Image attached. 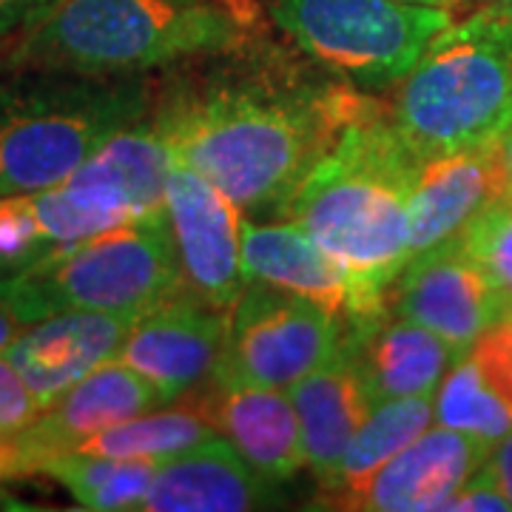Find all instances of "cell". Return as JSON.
I'll use <instances>...</instances> for the list:
<instances>
[{
	"label": "cell",
	"instance_id": "6",
	"mask_svg": "<svg viewBox=\"0 0 512 512\" xmlns=\"http://www.w3.org/2000/svg\"><path fill=\"white\" fill-rule=\"evenodd\" d=\"M185 285L165 208L0 276V302L23 325L60 311H103L126 319Z\"/></svg>",
	"mask_w": 512,
	"mask_h": 512
},
{
	"label": "cell",
	"instance_id": "15",
	"mask_svg": "<svg viewBox=\"0 0 512 512\" xmlns=\"http://www.w3.org/2000/svg\"><path fill=\"white\" fill-rule=\"evenodd\" d=\"M498 202H504L498 140L424 160L407 205V262L458 239Z\"/></svg>",
	"mask_w": 512,
	"mask_h": 512
},
{
	"label": "cell",
	"instance_id": "19",
	"mask_svg": "<svg viewBox=\"0 0 512 512\" xmlns=\"http://www.w3.org/2000/svg\"><path fill=\"white\" fill-rule=\"evenodd\" d=\"M373 402L436 393L447 370L464 356L436 330L384 311L362 328L348 330Z\"/></svg>",
	"mask_w": 512,
	"mask_h": 512
},
{
	"label": "cell",
	"instance_id": "25",
	"mask_svg": "<svg viewBox=\"0 0 512 512\" xmlns=\"http://www.w3.org/2000/svg\"><path fill=\"white\" fill-rule=\"evenodd\" d=\"M436 421L458 433L476 436L495 444L512 430V416L493 390L478 376L476 362L464 353L456 365L447 370L436 393Z\"/></svg>",
	"mask_w": 512,
	"mask_h": 512
},
{
	"label": "cell",
	"instance_id": "13",
	"mask_svg": "<svg viewBox=\"0 0 512 512\" xmlns=\"http://www.w3.org/2000/svg\"><path fill=\"white\" fill-rule=\"evenodd\" d=\"M194 410L214 424L256 473L282 484L305 467L302 430L291 390L239 379L228 367L194 390Z\"/></svg>",
	"mask_w": 512,
	"mask_h": 512
},
{
	"label": "cell",
	"instance_id": "31",
	"mask_svg": "<svg viewBox=\"0 0 512 512\" xmlns=\"http://www.w3.org/2000/svg\"><path fill=\"white\" fill-rule=\"evenodd\" d=\"M60 0H0V40H18L46 18Z\"/></svg>",
	"mask_w": 512,
	"mask_h": 512
},
{
	"label": "cell",
	"instance_id": "32",
	"mask_svg": "<svg viewBox=\"0 0 512 512\" xmlns=\"http://www.w3.org/2000/svg\"><path fill=\"white\" fill-rule=\"evenodd\" d=\"M487 461H490L495 478H498V484H501V490H504L512 507V430L501 441H495L493 456Z\"/></svg>",
	"mask_w": 512,
	"mask_h": 512
},
{
	"label": "cell",
	"instance_id": "3",
	"mask_svg": "<svg viewBox=\"0 0 512 512\" xmlns=\"http://www.w3.org/2000/svg\"><path fill=\"white\" fill-rule=\"evenodd\" d=\"M268 40L259 0H60L12 43L6 69L128 77Z\"/></svg>",
	"mask_w": 512,
	"mask_h": 512
},
{
	"label": "cell",
	"instance_id": "5",
	"mask_svg": "<svg viewBox=\"0 0 512 512\" xmlns=\"http://www.w3.org/2000/svg\"><path fill=\"white\" fill-rule=\"evenodd\" d=\"M390 117L421 160L495 143L512 123V9L487 3L433 37Z\"/></svg>",
	"mask_w": 512,
	"mask_h": 512
},
{
	"label": "cell",
	"instance_id": "4",
	"mask_svg": "<svg viewBox=\"0 0 512 512\" xmlns=\"http://www.w3.org/2000/svg\"><path fill=\"white\" fill-rule=\"evenodd\" d=\"M154 94L146 74L20 72L0 80V197L66 183L111 137L146 117Z\"/></svg>",
	"mask_w": 512,
	"mask_h": 512
},
{
	"label": "cell",
	"instance_id": "24",
	"mask_svg": "<svg viewBox=\"0 0 512 512\" xmlns=\"http://www.w3.org/2000/svg\"><path fill=\"white\" fill-rule=\"evenodd\" d=\"M43 473L57 478L83 510H143L157 461L66 453L49 461Z\"/></svg>",
	"mask_w": 512,
	"mask_h": 512
},
{
	"label": "cell",
	"instance_id": "10",
	"mask_svg": "<svg viewBox=\"0 0 512 512\" xmlns=\"http://www.w3.org/2000/svg\"><path fill=\"white\" fill-rule=\"evenodd\" d=\"M228 313L183 285L131 322L117 362L154 384L165 404L188 396L225 359Z\"/></svg>",
	"mask_w": 512,
	"mask_h": 512
},
{
	"label": "cell",
	"instance_id": "16",
	"mask_svg": "<svg viewBox=\"0 0 512 512\" xmlns=\"http://www.w3.org/2000/svg\"><path fill=\"white\" fill-rule=\"evenodd\" d=\"M134 319L103 311H60L20 330L3 356L46 410L123 348Z\"/></svg>",
	"mask_w": 512,
	"mask_h": 512
},
{
	"label": "cell",
	"instance_id": "28",
	"mask_svg": "<svg viewBox=\"0 0 512 512\" xmlns=\"http://www.w3.org/2000/svg\"><path fill=\"white\" fill-rule=\"evenodd\" d=\"M467 353L476 362L478 376L512 416V313L484 330Z\"/></svg>",
	"mask_w": 512,
	"mask_h": 512
},
{
	"label": "cell",
	"instance_id": "36",
	"mask_svg": "<svg viewBox=\"0 0 512 512\" xmlns=\"http://www.w3.org/2000/svg\"><path fill=\"white\" fill-rule=\"evenodd\" d=\"M495 6H504V9H512V0H490Z\"/></svg>",
	"mask_w": 512,
	"mask_h": 512
},
{
	"label": "cell",
	"instance_id": "18",
	"mask_svg": "<svg viewBox=\"0 0 512 512\" xmlns=\"http://www.w3.org/2000/svg\"><path fill=\"white\" fill-rule=\"evenodd\" d=\"M291 399L299 416L305 464L322 481L342 461L353 436L376 407L348 333L322 365L293 384Z\"/></svg>",
	"mask_w": 512,
	"mask_h": 512
},
{
	"label": "cell",
	"instance_id": "23",
	"mask_svg": "<svg viewBox=\"0 0 512 512\" xmlns=\"http://www.w3.org/2000/svg\"><path fill=\"white\" fill-rule=\"evenodd\" d=\"M217 436L214 424L197 413L194 407L177 410H151L143 416L120 421L80 441L69 453L106 458H143V461H165L185 453L188 447Z\"/></svg>",
	"mask_w": 512,
	"mask_h": 512
},
{
	"label": "cell",
	"instance_id": "21",
	"mask_svg": "<svg viewBox=\"0 0 512 512\" xmlns=\"http://www.w3.org/2000/svg\"><path fill=\"white\" fill-rule=\"evenodd\" d=\"M171 160L174 154L148 111L143 120L111 137L69 180L109 188L137 217H143L165 208V183Z\"/></svg>",
	"mask_w": 512,
	"mask_h": 512
},
{
	"label": "cell",
	"instance_id": "7",
	"mask_svg": "<svg viewBox=\"0 0 512 512\" xmlns=\"http://www.w3.org/2000/svg\"><path fill=\"white\" fill-rule=\"evenodd\" d=\"M299 52L356 86L382 89L410 72L456 15L404 0H265Z\"/></svg>",
	"mask_w": 512,
	"mask_h": 512
},
{
	"label": "cell",
	"instance_id": "27",
	"mask_svg": "<svg viewBox=\"0 0 512 512\" xmlns=\"http://www.w3.org/2000/svg\"><path fill=\"white\" fill-rule=\"evenodd\" d=\"M458 239L512 308V205L498 202Z\"/></svg>",
	"mask_w": 512,
	"mask_h": 512
},
{
	"label": "cell",
	"instance_id": "33",
	"mask_svg": "<svg viewBox=\"0 0 512 512\" xmlns=\"http://www.w3.org/2000/svg\"><path fill=\"white\" fill-rule=\"evenodd\" d=\"M498 146H501V165H504V202L512 205V123L498 137Z\"/></svg>",
	"mask_w": 512,
	"mask_h": 512
},
{
	"label": "cell",
	"instance_id": "26",
	"mask_svg": "<svg viewBox=\"0 0 512 512\" xmlns=\"http://www.w3.org/2000/svg\"><path fill=\"white\" fill-rule=\"evenodd\" d=\"M57 251L37 217L32 194L0 197V276L20 274Z\"/></svg>",
	"mask_w": 512,
	"mask_h": 512
},
{
	"label": "cell",
	"instance_id": "17",
	"mask_svg": "<svg viewBox=\"0 0 512 512\" xmlns=\"http://www.w3.org/2000/svg\"><path fill=\"white\" fill-rule=\"evenodd\" d=\"M271 484L228 439L211 436L157 464L143 510L245 512L274 504Z\"/></svg>",
	"mask_w": 512,
	"mask_h": 512
},
{
	"label": "cell",
	"instance_id": "11",
	"mask_svg": "<svg viewBox=\"0 0 512 512\" xmlns=\"http://www.w3.org/2000/svg\"><path fill=\"white\" fill-rule=\"evenodd\" d=\"M165 214L185 285L220 311H231L245 291L239 256V205L183 160H171Z\"/></svg>",
	"mask_w": 512,
	"mask_h": 512
},
{
	"label": "cell",
	"instance_id": "34",
	"mask_svg": "<svg viewBox=\"0 0 512 512\" xmlns=\"http://www.w3.org/2000/svg\"><path fill=\"white\" fill-rule=\"evenodd\" d=\"M23 328H26V325H23L18 316L0 302V353L9 348V342H12Z\"/></svg>",
	"mask_w": 512,
	"mask_h": 512
},
{
	"label": "cell",
	"instance_id": "2",
	"mask_svg": "<svg viewBox=\"0 0 512 512\" xmlns=\"http://www.w3.org/2000/svg\"><path fill=\"white\" fill-rule=\"evenodd\" d=\"M421 165L379 106L345 126L279 208L342 268L350 328L387 311V291L407 265V205Z\"/></svg>",
	"mask_w": 512,
	"mask_h": 512
},
{
	"label": "cell",
	"instance_id": "29",
	"mask_svg": "<svg viewBox=\"0 0 512 512\" xmlns=\"http://www.w3.org/2000/svg\"><path fill=\"white\" fill-rule=\"evenodd\" d=\"M43 413L12 362L0 353V436H12Z\"/></svg>",
	"mask_w": 512,
	"mask_h": 512
},
{
	"label": "cell",
	"instance_id": "14",
	"mask_svg": "<svg viewBox=\"0 0 512 512\" xmlns=\"http://www.w3.org/2000/svg\"><path fill=\"white\" fill-rule=\"evenodd\" d=\"M493 444L450 427L424 430L399 456L382 464L339 510L433 512L447 510L464 481L490 458Z\"/></svg>",
	"mask_w": 512,
	"mask_h": 512
},
{
	"label": "cell",
	"instance_id": "8",
	"mask_svg": "<svg viewBox=\"0 0 512 512\" xmlns=\"http://www.w3.org/2000/svg\"><path fill=\"white\" fill-rule=\"evenodd\" d=\"M342 322L299 293L248 282L228 313L222 365L239 379L291 390L328 359Z\"/></svg>",
	"mask_w": 512,
	"mask_h": 512
},
{
	"label": "cell",
	"instance_id": "12",
	"mask_svg": "<svg viewBox=\"0 0 512 512\" xmlns=\"http://www.w3.org/2000/svg\"><path fill=\"white\" fill-rule=\"evenodd\" d=\"M387 311L436 330L461 353L476 345L510 305L461 239L413 256L387 291Z\"/></svg>",
	"mask_w": 512,
	"mask_h": 512
},
{
	"label": "cell",
	"instance_id": "20",
	"mask_svg": "<svg viewBox=\"0 0 512 512\" xmlns=\"http://www.w3.org/2000/svg\"><path fill=\"white\" fill-rule=\"evenodd\" d=\"M239 256L245 282H265L299 293L348 322V279L313 237L293 220L239 225Z\"/></svg>",
	"mask_w": 512,
	"mask_h": 512
},
{
	"label": "cell",
	"instance_id": "1",
	"mask_svg": "<svg viewBox=\"0 0 512 512\" xmlns=\"http://www.w3.org/2000/svg\"><path fill=\"white\" fill-rule=\"evenodd\" d=\"M256 43L222 69L154 94L151 120L171 154L239 208L276 211L353 120L382 103L313 80Z\"/></svg>",
	"mask_w": 512,
	"mask_h": 512
},
{
	"label": "cell",
	"instance_id": "37",
	"mask_svg": "<svg viewBox=\"0 0 512 512\" xmlns=\"http://www.w3.org/2000/svg\"><path fill=\"white\" fill-rule=\"evenodd\" d=\"M507 313H512V308H510V311H507Z\"/></svg>",
	"mask_w": 512,
	"mask_h": 512
},
{
	"label": "cell",
	"instance_id": "35",
	"mask_svg": "<svg viewBox=\"0 0 512 512\" xmlns=\"http://www.w3.org/2000/svg\"><path fill=\"white\" fill-rule=\"evenodd\" d=\"M404 3H424V6H441V9H450L456 15V9L464 0H404Z\"/></svg>",
	"mask_w": 512,
	"mask_h": 512
},
{
	"label": "cell",
	"instance_id": "22",
	"mask_svg": "<svg viewBox=\"0 0 512 512\" xmlns=\"http://www.w3.org/2000/svg\"><path fill=\"white\" fill-rule=\"evenodd\" d=\"M433 419H436V393L402 396L376 404L348 444L342 461L333 467L328 478H322L325 507L339 510L342 501L356 493L382 464L399 456L410 441L419 439Z\"/></svg>",
	"mask_w": 512,
	"mask_h": 512
},
{
	"label": "cell",
	"instance_id": "9",
	"mask_svg": "<svg viewBox=\"0 0 512 512\" xmlns=\"http://www.w3.org/2000/svg\"><path fill=\"white\" fill-rule=\"evenodd\" d=\"M163 404L154 384L111 359L49 404L29 427L0 436V481L43 473L49 461L66 456L80 441Z\"/></svg>",
	"mask_w": 512,
	"mask_h": 512
},
{
	"label": "cell",
	"instance_id": "30",
	"mask_svg": "<svg viewBox=\"0 0 512 512\" xmlns=\"http://www.w3.org/2000/svg\"><path fill=\"white\" fill-rule=\"evenodd\" d=\"M447 510L456 512H507L512 510L507 495L495 478L490 461H484L473 476L464 481V487L453 495Z\"/></svg>",
	"mask_w": 512,
	"mask_h": 512
}]
</instances>
